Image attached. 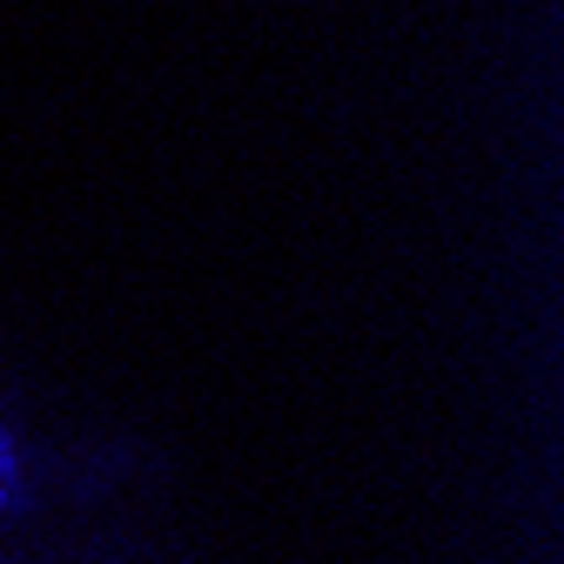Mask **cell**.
<instances>
[{
	"mask_svg": "<svg viewBox=\"0 0 564 564\" xmlns=\"http://www.w3.org/2000/svg\"><path fill=\"white\" fill-rule=\"evenodd\" d=\"M8 505H14V444L0 437V511H8Z\"/></svg>",
	"mask_w": 564,
	"mask_h": 564,
	"instance_id": "obj_1",
	"label": "cell"
}]
</instances>
